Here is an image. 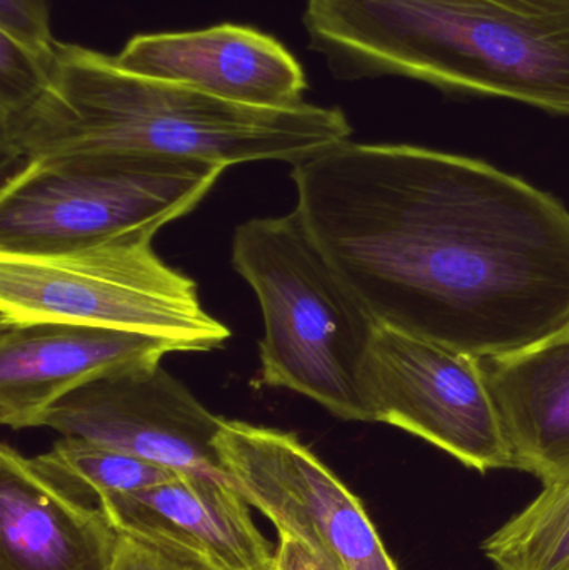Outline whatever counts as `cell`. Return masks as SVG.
<instances>
[{
	"mask_svg": "<svg viewBox=\"0 0 569 570\" xmlns=\"http://www.w3.org/2000/svg\"><path fill=\"white\" fill-rule=\"evenodd\" d=\"M37 462L80 494H129L176 478L180 472L89 439L63 435Z\"/></svg>",
	"mask_w": 569,
	"mask_h": 570,
	"instance_id": "cell-16",
	"label": "cell"
},
{
	"mask_svg": "<svg viewBox=\"0 0 569 570\" xmlns=\"http://www.w3.org/2000/svg\"><path fill=\"white\" fill-rule=\"evenodd\" d=\"M296 214L380 325L474 357L569 325V210L483 160L327 147L291 173Z\"/></svg>",
	"mask_w": 569,
	"mask_h": 570,
	"instance_id": "cell-1",
	"label": "cell"
},
{
	"mask_svg": "<svg viewBox=\"0 0 569 570\" xmlns=\"http://www.w3.org/2000/svg\"><path fill=\"white\" fill-rule=\"evenodd\" d=\"M483 552L498 570H569V478L545 485L483 542Z\"/></svg>",
	"mask_w": 569,
	"mask_h": 570,
	"instance_id": "cell-15",
	"label": "cell"
},
{
	"mask_svg": "<svg viewBox=\"0 0 569 570\" xmlns=\"http://www.w3.org/2000/svg\"><path fill=\"white\" fill-rule=\"evenodd\" d=\"M56 62L57 52L40 56L0 33V120L22 112L47 92Z\"/></svg>",
	"mask_w": 569,
	"mask_h": 570,
	"instance_id": "cell-17",
	"label": "cell"
},
{
	"mask_svg": "<svg viewBox=\"0 0 569 570\" xmlns=\"http://www.w3.org/2000/svg\"><path fill=\"white\" fill-rule=\"evenodd\" d=\"M366 385L374 422L418 435L481 474L513 469L480 357L377 325Z\"/></svg>",
	"mask_w": 569,
	"mask_h": 570,
	"instance_id": "cell-8",
	"label": "cell"
},
{
	"mask_svg": "<svg viewBox=\"0 0 569 570\" xmlns=\"http://www.w3.org/2000/svg\"><path fill=\"white\" fill-rule=\"evenodd\" d=\"M274 570H336L323 554L297 539L277 538Z\"/></svg>",
	"mask_w": 569,
	"mask_h": 570,
	"instance_id": "cell-20",
	"label": "cell"
},
{
	"mask_svg": "<svg viewBox=\"0 0 569 570\" xmlns=\"http://www.w3.org/2000/svg\"><path fill=\"white\" fill-rule=\"evenodd\" d=\"M52 83L32 106L0 120L3 173L76 150H136L219 166L297 164L350 140L336 107L244 106L186 83L122 69L116 59L57 42Z\"/></svg>",
	"mask_w": 569,
	"mask_h": 570,
	"instance_id": "cell-2",
	"label": "cell"
},
{
	"mask_svg": "<svg viewBox=\"0 0 569 570\" xmlns=\"http://www.w3.org/2000/svg\"><path fill=\"white\" fill-rule=\"evenodd\" d=\"M63 322L160 338L176 352L223 347L230 331L197 284L167 266L153 237L60 254H0V327Z\"/></svg>",
	"mask_w": 569,
	"mask_h": 570,
	"instance_id": "cell-6",
	"label": "cell"
},
{
	"mask_svg": "<svg viewBox=\"0 0 569 570\" xmlns=\"http://www.w3.org/2000/svg\"><path fill=\"white\" fill-rule=\"evenodd\" d=\"M303 23L336 79L406 77L569 116V0H307Z\"/></svg>",
	"mask_w": 569,
	"mask_h": 570,
	"instance_id": "cell-3",
	"label": "cell"
},
{
	"mask_svg": "<svg viewBox=\"0 0 569 570\" xmlns=\"http://www.w3.org/2000/svg\"><path fill=\"white\" fill-rule=\"evenodd\" d=\"M0 33L40 56L56 52L47 0H0Z\"/></svg>",
	"mask_w": 569,
	"mask_h": 570,
	"instance_id": "cell-18",
	"label": "cell"
},
{
	"mask_svg": "<svg viewBox=\"0 0 569 570\" xmlns=\"http://www.w3.org/2000/svg\"><path fill=\"white\" fill-rule=\"evenodd\" d=\"M174 347L147 335L63 322L0 327V422L40 428L70 392L110 375L160 365Z\"/></svg>",
	"mask_w": 569,
	"mask_h": 570,
	"instance_id": "cell-11",
	"label": "cell"
},
{
	"mask_svg": "<svg viewBox=\"0 0 569 570\" xmlns=\"http://www.w3.org/2000/svg\"><path fill=\"white\" fill-rule=\"evenodd\" d=\"M223 422L157 365L70 392L47 412L40 428L100 442L184 474L230 482L216 449Z\"/></svg>",
	"mask_w": 569,
	"mask_h": 570,
	"instance_id": "cell-9",
	"label": "cell"
},
{
	"mask_svg": "<svg viewBox=\"0 0 569 570\" xmlns=\"http://www.w3.org/2000/svg\"><path fill=\"white\" fill-rule=\"evenodd\" d=\"M120 541L99 501L0 448V570H114Z\"/></svg>",
	"mask_w": 569,
	"mask_h": 570,
	"instance_id": "cell-13",
	"label": "cell"
},
{
	"mask_svg": "<svg viewBox=\"0 0 569 570\" xmlns=\"http://www.w3.org/2000/svg\"><path fill=\"white\" fill-rule=\"evenodd\" d=\"M127 538L206 570H274L271 544L230 482L197 474L99 499Z\"/></svg>",
	"mask_w": 569,
	"mask_h": 570,
	"instance_id": "cell-10",
	"label": "cell"
},
{
	"mask_svg": "<svg viewBox=\"0 0 569 570\" xmlns=\"http://www.w3.org/2000/svg\"><path fill=\"white\" fill-rule=\"evenodd\" d=\"M233 266L263 312L261 384L374 422L366 367L377 322L337 276L296 210L241 224Z\"/></svg>",
	"mask_w": 569,
	"mask_h": 570,
	"instance_id": "cell-4",
	"label": "cell"
},
{
	"mask_svg": "<svg viewBox=\"0 0 569 570\" xmlns=\"http://www.w3.org/2000/svg\"><path fill=\"white\" fill-rule=\"evenodd\" d=\"M217 454L230 484L276 529L336 570H400L363 502L293 432L224 419Z\"/></svg>",
	"mask_w": 569,
	"mask_h": 570,
	"instance_id": "cell-7",
	"label": "cell"
},
{
	"mask_svg": "<svg viewBox=\"0 0 569 570\" xmlns=\"http://www.w3.org/2000/svg\"><path fill=\"white\" fill-rule=\"evenodd\" d=\"M480 365L513 469L543 485L568 479L569 325Z\"/></svg>",
	"mask_w": 569,
	"mask_h": 570,
	"instance_id": "cell-14",
	"label": "cell"
},
{
	"mask_svg": "<svg viewBox=\"0 0 569 570\" xmlns=\"http://www.w3.org/2000/svg\"><path fill=\"white\" fill-rule=\"evenodd\" d=\"M114 570H206L122 535Z\"/></svg>",
	"mask_w": 569,
	"mask_h": 570,
	"instance_id": "cell-19",
	"label": "cell"
},
{
	"mask_svg": "<svg viewBox=\"0 0 569 570\" xmlns=\"http://www.w3.org/2000/svg\"><path fill=\"white\" fill-rule=\"evenodd\" d=\"M226 167L136 150H76L13 167L0 190V254H60L153 237L193 213Z\"/></svg>",
	"mask_w": 569,
	"mask_h": 570,
	"instance_id": "cell-5",
	"label": "cell"
},
{
	"mask_svg": "<svg viewBox=\"0 0 569 570\" xmlns=\"http://www.w3.org/2000/svg\"><path fill=\"white\" fill-rule=\"evenodd\" d=\"M114 59L129 72L244 106L293 109L303 106L307 89L300 60L279 40L236 23L134 36Z\"/></svg>",
	"mask_w": 569,
	"mask_h": 570,
	"instance_id": "cell-12",
	"label": "cell"
}]
</instances>
